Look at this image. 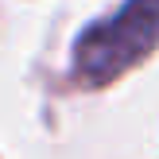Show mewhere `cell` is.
Instances as JSON below:
<instances>
[{
  "label": "cell",
  "instance_id": "obj_1",
  "mask_svg": "<svg viewBox=\"0 0 159 159\" xmlns=\"http://www.w3.org/2000/svg\"><path fill=\"white\" fill-rule=\"evenodd\" d=\"M159 47V0H128L113 20H101L78 39L74 66L85 82H113Z\"/></svg>",
  "mask_w": 159,
  "mask_h": 159
}]
</instances>
